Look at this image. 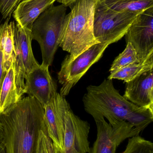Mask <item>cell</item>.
I'll list each match as a JSON object with an SVG mask.
<instances>
[{"label": "cell", "mask_w": 153, "mask_h": 153, "mask_svg": "<svg viewBox=\"0 0 153 153\" xmlns=\"http://www.w3.org/2000/svg\"><path fill=\"white\" fill-rule=\"evenodd\" d=\"M138 14L115 11L97 0L93 16L95 38L100 43L118 42L126 35Z\"/></svg>", "instance_id": "5b68a950"}, {"label": "cell", "mask_w": 153, "mask_h": 153, "mask_svg": "<svg viewBox=\"0 0 153 153\" xmlns=\"http://www.w3.org/2000/svg\"><path fill=\"white\" fill-rule=\"evenodd\" d=\"M48 66L39 64L25 76V94L33 97L43 107L57 94L55 82L51 76Z\"/></svg>", "instance_id": "8fae6325"}, {"label": "cell", "mask_w": 153, "mask_h": 153, "mask_svg": "<svg viewBox=\"0 0 153 153\" xmlns=\"http://www.w3.org/2000/svg\"><path fill=\"white\" fill-rule=\"evenodd\" d=\"M111 44L107 42L96 44L72 60L66 56L57 73L58 82L62 85L59 93L61 96L65 97L69 94L72 87L100 59L105 50Z\"/></svg>", "instance_id": "8992f818"}, {"label": "cell", "mask_w": 153, "mask_h": 153, "mask_svg": "<svg viewBox=\"0 0 153 153\" xmlns=\"http://www.w3.org/2000/svg\"><path fill=\"white\" fill-rule=\"evenodd\" d=\"M153 69V55L142 62L134 64L110 74L107 79H117L128 82Z\"/></svg>", "instance_id": "ac0fdd59"}, {"label": "cell", "mask_w": 153, "mask_h": 153, "mask_svg": "<svg viewBox=\"0 0 153 153\" xmlns=\"http://www.w3.org/2000/svg\"><path fill=\"white\" fill-rule=\"evenodd\" d=\"M106 7L118 12L140 14L153 7V0H99Z\"/></svg>", "instance_id": "e0dca14e"}, {"label": "cell", "mask_w": 153, "mask_h": 153, "mask_svg": "<svg viewBox=\"0 0 153 153\" xmlns=\"http://www.w3.org/2000/svg\"><path fill=\"white\" fill-rule=\"evenodd\" d=\"M56 0H22L18 4L13 16L16 24L31 29L35 20Z\"/></svg>", "instance_id": "5bb4252c"}, {"label": "cell", "mask_w": 153, "mask_h": 153, "mask_svg": "<svg viewBox=\"0 0 153 153\" xmlns=\"http://www.w3.org/2000/svg\"><path fill=\"white\" fill-rule=\"evenodd\" d=\"M31 30L18 24L13 27V41L15 52L14 77L17 94L20 100L25 94V76L39 64L31 48Z\"/></svg>", "instance_id": "ba28073f"}, {"label": "cell", "mask_w": 153, "mask_h": 153, "mask_svg": "<svg viewBox=\"0 0 153 153\" xmlns=\"http://www.w3.org/2000/svg\"><path fill=\"white\" fill-rule=\"evenodd\" d=\"M57 2L63 4L66 7H69L73 3L77 0H57Z\"/></svg>", "instance_id": "cb8c5ba5"}, {"label": "cell", "mask_w": 153, "mask_h": 153, "mask_svg": "<svg viewBox=\"0 0 153 153\" xmlns=\"http://www.w3.org/2000/svg\"><path fill=\"white\" fill-rule=\"evenodd\" d=\"M125 36L136 51L140 62L153 55V7L137 15Z\"/></svg>", "instance_id": "9c48e42d"}, {"label": "cell", "mask_w": 153, "mask_h": 153, "mask_svg": "<svg viewBox=\"0 0 153 153\" xmlns=\"http://www.w3.org/2000/svg\"><path fill=\"white\" fill-rule=\"evenodd\" d=\"M4 139V131L2 125L0 122V142H2Z\"/></svg>", "instance_id": "d4e9b609"}, {"label": "cell", "mask_w": 153, "mask_h": 153, "mask_svg": "<svg viewBox=\"0 0 153 153\" xmlns=\"http://www.w3.org/2000/svg\"><path fill=\"white\" fill-rule=\"evenodd\" d=\"M1 24H0V37H1ZM6 72H5L4 69L3 64L2 53L1 49V44H0V91L1 87L2 84L4 79L6 75Z\"/></svg>", "instance_id": "603a6c76"}, {"label": "cell", "mask_w": 153, "mask_h": 153, "mask_svg": "<svg viewBox=\"0 0 153 153\" xmlns=\"http://www.w3.org/2000/svg\"><path fill=\"white\" fill-rule=\"evenodd\" d=\"M15 58L12 61L4 79L0 91V113L13 106L20 100L16 91L14 77Z\"/></svg>", "instance_id": "2e32d148"}, {"label": "cell", "mask_w": 153, "mask_h": 153, "mask_svg": "<svg viewBox=\"0 0 153 153\" xmlns=\"http://www.w3.org/2000/svg\"><path fill=\"white\" fill-rule=\"evenodd\" d=\"M97 0H77L69 7L59 40V47L68 52L69 59H75L96 44L100 43L93 32V16Z\"/></svg>", "instance_id": "3957f363"}, {"label": "cell", "mask_w": 153, "mask_h": 153, "mask_svg": "<svg viewBox=\"0 0 153 153\" xmlns=\"http://www.w3.org/2000/svg\"><path fill=\"white\" fill-rule=\"evenodd\" d=\"M97 128V139L89 153H116L119 146L126 139L138 135L140 131L124 120L104 117L94 119Z\"/></svg>", "instance_id": "52a82bcc"}, {"label": "cell", "mask_w": 153, "mask_h": 153, "mask_svg": "<svg viewBox=\"0 0 153 153\" xmlns=\"http://www.w3.org/2000/svg\"><path fill=\"white\" fill-rule=\"evenodd\" d=\"M22 0H0V13L3 19H10L11 16Z\"/></svg>", "instance_id": "7402d4cb"}, {"label": "cell", "mask_w": 153, "mask_h": 153, "mask_svg": "<svg viewBox=\"0 0 153 153\" xmlns=\"http://www.w3.org/2000/svg\"><path fill=\"white\" fill-rule=\"evenodd\" d=\"M122 153H153V143L138 135L128 138L125 150Z\"/></svg>", "instance_id": "ffe728a7"}, {"label": "cell", "mask_w": 153, "mask_h": 153, "mask_svg": "<svg viewBox=\"0 0 153 153\" xmlns=\"http://www.w3.org/2000/svg\"><path fill=\"white\" fill-rule=\"evenodd\" d=\"M124 98L153 111V69L126 82Z\"/></svg>", "instance_id": "4fadbf2b"}, {"label": "cell", "mask_w": 153, "mask_h": 153, "mask_svg": "<svg viewBox=\"0 0 153 153\" xmlns=\"http://www.w3.org/2000/svg\"><path fill=\"white\" fill-rule=\"evenodd\" d=\"M6 153H37L40 134L47 128L43 106L31 96L0 113Z\"/></svg>", "instance_id": "6da1fadb"}, {"label": "cell", "mask_w": 153, "mask_h": 153, "mask_svg": "<svg viewBox=\"0 0 153 153\" xmlns=\"http://www.w3.org/2000/svg\"><path fill=\"white\" fill-rule=\"evenodd\" d=\"M67 102L65 97L57 93L54 97L43 107L48 135L57 153L61 152L63 147L65 110Z\"/></svg>", "instance_id": "7c38bea8"}, {"label": "cell", "mask_w": 153, "mask_h": 153, "mask_svg": "<svg viewBox=\"0 0 153 153\" xmlns=\"http://www.w3.org/2000/svg\"><path fill=\"white\" fill-rule=\"evenodd\" d=\"M67 7L63 4L52 5L35 20L31 29V38L38 43L42 54V64L52 65L59 47V40Z\"/></svg>", "instance_id": "277c9868"}, {"label": "cell", "mask_w": 153, "mask_h": 153, "mask_svg": "<svg viewBox=\"0 0 153 153\" xmlns=\"http://www.w3.org/2000/svg\"><path fill=\"white\" fill-rule=\"evenodd\" d=\"M0 153H6L5 146L2 142H0Z\"/></svg>", "instance_id": "484cf974"}, {"label": "cell", "mask_w": 153, "mask_h": 153, "mask_svg": "<svg viewBox=\"0 0 153 153\" xmlns=\"http://www.w3.org/2000/svg\"><path fill=\"white\" fill-rule=\"evenodd\" d=\"M37 153H57L53 143L48 135L47 128L40 134Z\"/></svg>", "instance_id": "44dd1931"}, {"label": "cell", "mask_w": 153, "mask_h": 153, "mask_svg": "<svg viewBox=\"0 0 153 153\" xmlns=\"http://www.w3.org/2000/svg\"><path fill=\"white\" fill-rule=\"evenodd\" d=\"M10 19H7L1 24L0 44L2 53L4 69L7 73L11 66L12 61L15 58V48L13 41L14 22H9Z\"/></svg>", "instance_id": "9a60e30c"}, {"label": "cell", "mask_w": 153, "mask_h": 153, "mask_svg": "<svg viewBox=\"0 0 153 153\" xmlns=\"http://www.w3.org/2000/svg\"><path fill=\"white\" fill-rule=\"evenodd\" d=\"M63 150L59 153H89L90 125L75 115L68 102L64 114Z\"/></svg>", "instance_id": "30bf717a"}, {"label": "cell", "mask_w": 153, "mask_h": 153, "mask_svg": "<svg viewBox=\"0 0 153 153\" xmlns=\"http://www.w3.org/2000/svg\"><path fill=\"white\" fill-rule=\"evenodd\" d=\"M84 110L93 118L111 117L124 120L140 131L153 121V111L140 108L121 95L111 79L90 85L83 98Z\"/></svg>", "instance_id": "7a4b0ae2"}, {"label": "cell", "mask_w": 153, "mask_h": 153, "mask_svg": "<svg viewBox=\"0 0 153 153\" xmlns=\"http://www.w3.org/2000/svg\"><path fill=\"white\" fill-rule=\"evenodd\" d=\"M140 63L137 56L136 51L130 42L127 43L125 50L116 57L110 69V73L115 72L127 66Z\"/></svg>", "instance_id": "d6986e66"}]
</instances>
